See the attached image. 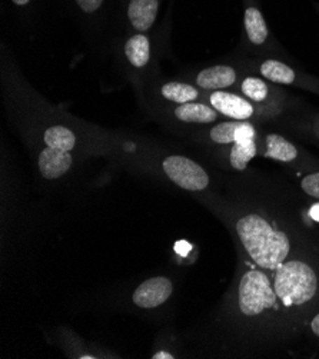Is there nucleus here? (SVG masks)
<instances>
[{
	"label": "nucleus",
	"mask_w": 319,
	"mask_h": 359,
	"mask_svg": "<svg viewBox=\"0 0 319 359\" xmlns=\"http://www.w3.org/2000/svg\"><path fill=\"white\" fill-rule=\"evenodd\" d=\"M236 232L246 254L258 266L276 271L287 261L291 250L288 235L275 229L261 215H245L236 222Z\"/></svg>",
	"instance_id": "1"
},
{
	"label": "nucleus",
	"mask_w": 319,
	"mask_h": 359,
	"mask_svg": "<svg viewBox=\"0 0 319 359\" xmlns=\"http://www.w3.org/2000/svg\"><path fill=\"white\" fill-rule=\"evenodd\" d=\"M278 299L287 306L309 302L318 291V276L304 261H290L278 266L273 279Z\"/></svg>",
	"instance_id": "2"
},
{
	"label": "nucleus",
	"mask_w": 319,
	"mask_h": 359,
	"mask_svg": "<svg viewBox=\"0 0 319 359\" xmlns=\"http://www.w3.org/2000/svg\"><path fill=\"white\" fill-rule=\"evenodd\" d=\"M276 298L272 283L264 272L252 269L242 276L238 288V304L243 315H261L264 311L275 306Z\"/></svg>",
	"instance_id": "3"
},
{
	"label": "nucleus",
	"mask_w": 319,
	"mask_h": 359,
	"mask_svg": "<svg viewBox=\"0 0 319 359\" xmlns=\"http://www.w3.org/2000/svg\"><path fill=\"white\" fill-rule=\"evenodd\" d=\"M163 172L170 181L191 192H199L208 188L209 176L206 170L189 158L172 155L162 162Z\"/></svg>",
	"instance_id": "4"
},
{
	"label": "nucleus",
	"mask_w": 319,
	"mask_h": 359,
	"mask_svg": "<svg viewBox=\"0 0 319 359\" xmlns=\"http://www.w3.org/2000/svg\"><path fill=\"white\" fill-rule=\"evenodd\" d=\"M173 291L170 279L155 276L142 282L133 292V304L142 309H154L165 304Z\"/></svg>",
	"instance_id": "5"
},
{
	"label": "nucleus",
	"mask_w": 319,
	"mask_h": 359,
	"mask_svg": "<svg viewBox=\"0 0 319 359\" xmlns=\"http://www.w3.org/2000/svg\"><path fill=\"white\" fill-rule=\"evenodd\" d=\"M210 104L219 114L235 121H246L254 115V106L250 102L224 90H215L210 95Z\"/></svg>",
	"instance_id": "6"
},
{
	"label": "nucleus",
	"mask_w": 319,
	"mask_h": 359,
	"mask_svg": "<svg viewBox=\"0 0 319 359\" xmlns=\"http://www.w3.org/2000/svg\"><path fill=\"white\" fill-rule=\"evenodd\" d=\"M72 163L74 159L69 152L52 149L49 147L43 149L39 156L41 175L45 179H49V181L63 176L70 169V166H72Z\"/></svg>",
	"instance_id": "7"
},
{
	"label": "nucleus",
	"mask_w": 319,
	"mask_h": 359,
	"mask_svg": "<svg viewBox=\"0 0 319 359\" xmlns=\"http://www.w3.org/2000/svg\"><path fill=\"white\" fill-rule=\"evenodd\" d=\"M236 81V72L231 66H212L203 69L196 76V83L202 89L208 90H221L229 88Z\"/></svg>",
	"instance_id": "8"
},
{
	"label": "nucleus",
	"mask_w": 319,
	"mask_h": 359,
	"mask_svg": "<svg viewBox=\"0 0 319 359\" xmlns=\"http://www.w3.org/2000/svg\"><path fill=\"white\" fill-rule=\"evenodd\" d=\"M158 15V0H130L128 18L139 32H147L155 23Z\"/></svg>",
	"instance_id": "9"
},
{
	"label": "nucleus",
	"mask_w": 319,
	"mask_h": 359,
	"mask_svg": "<svg viewBox=\"0 0 319 359\" xmlns=\"http://www.w3.org/2000/svg\"><path fill=\"white\" fill-rule=\"evenodd\" d=\"M176 118L186 123H212L218 119V111L205 103H184L175 111Z\"/></svg>",
	"instance_id": "10"
},
{
	"label": "nucleus",
	"mask_w": 319,
	"mask_h": 359,
	"mask_svg": "<svg viewBox=\"0 0 319 359\" xmlns=\"http://www.w3.org/2000/svg\"><path fill=\"white\" fill-rule=\"evenodd\" d=\"M243 23H245L246 36L247 39L251 41V43L257 46L264 45L265 41L268 39V26L261 11L257 8H247L245 11Z\"/></svg>",
	"instance_id": "11"
},
{
	"label": "nucleus",
	"mask_w": 319,
	"mask_h": 359,
	"mask_svg": "<svg viewBox=\"0 0 319 359\" xmlns=\"http://www.w3.org/2000/svg\"><path fill=\"white\" fill-rule=\"evenodd\" d=\"M265 156L279 162H292L298 156V151L290 140L280 135L272 133L266 136Z\"/></svg>",
	"instance_id": "12"
},
{
	"label": "nucleus",
	"mask_w": 319,
	"mask_h": 359,
	"mask_svg": "<svg viewBox=\"0 0 319 359\" xmlns=\"http://www.w3.org/2000/svg\"><path fill=\"white\" fill-rule=\"evenodd\" d=\"M125 55L135 67H144L149 62L151 46L145 34H135L125 45Z\"/></svg>",
	"instance_id": "13"
},
{
	"label": "nucleus",
	"mask_w": 319,
	"mask_h": 359,
	"mask_svg": "<svg viewBox=\"0 0 319 359\" xmlns=\"http://www.w3.org/2000/svg\"><path fill=\"white\" fill-rule=\"evenodd\" d=\"M261 74L271 82L280 85H291L295 82V72L279 60H265L261 65Z\"/></svg>",
	"instance_id": "14"
},
{
	"label": "nucleus",
	"mask_w": 319,
	"mask_h": 359,
	"mask_svg": "<svg viewBox=\"0 0 319 359\" xmlns=\"http://www.w3.org/2000/svg\"><path fill=\"white\" fill-rule=\"evenodd\" d=\"M43 140L52 149L69 152L75 148V133L65 126H52L45 132Z\"/></svg>",
	"instance_id": "15"
},
{
	"label": "nucleus",
	"mask_w": 319,
	"mask_h": 359,
	"mask_svg": "<svg viewBox=\"0 0 319 359\" xmlns=\"http://www.w3.org/2000/svg\"><path fill=\"white\" fill-rule=\"evenodd\" d=\"M257 143L255 139L235 142L229 154V162L233 169L245 170L247 163H250L257 156Z\"/></svg>",
	"instance_id": "16"
},
{
	"label": "nucleus",
	"mask_w": 319,
	"mask_h": 359,
	"mask_svg": "<svg viewBox=\"0 0 319 359\" xmlns=\"http://www.w3.org/2000/svg\"><path fill=\"white\" fill-rule=\"evenodd\" d=\"M161 93L165 99L179 104L194 102L198 97V90L192 85L181 82H170L163 85Z\"/></svg>",
	"instance_id": "17"
},
{
	"label": "nucleus",
	"mask_w": 319,
	"mask_h": 359,
	"mask_svg": "<svg viewBox=\"0 0 319 359\" xmlns=\"http://www.w3.org/2000/svg\"><path fill=\"white\" fill-rule=\"evenodd\" d=\"M242 93L254 102H264L268 97V86L259 78H246L242 82Z\"/></svg>",
	"instance_id": "18"
},
{
	"label": "nucleus",
	"mask_w": 319,
	"mask_h": 359,
	"mask_svg": "<svg viewBox=\"0 0 319 359\" xmlns=\"http://www.w3.org/2000/svg\"><path fill=\"white\" fill-rule=\"evenodd\" d=\"M242 121H232V122H224L212 128L210 130V139L221 143V145H226V143H235V135L236 129L240 125Z\"/></svg>",
	"instance_id": "19"
},
{
	"label": "nucleus",
	"mask_w": 319,
	"mask_h": 359,
	"mask_svg": "<svg viewBox=\"0 0 319 359\" xmlns=\"http://www.w3.org/2000/svg\"><path fill=\"white\" fill-rule=\"evenodd\" d=\"M302 191L315 199H319V172L305 176L301 182Z\"/></svg>",
	"instance_id": "20"
},
{
	"label": "nucleus",
	"mask_w": 319,
	"mask_h": 359,
	"mask_svg": "<svg viewBox=\"0 0 319 359\" xmlns=\"http://www.w3.org/2000/svg\"><path fill=\"white\" fill-rule=\"evenodd\" d=\"M255 139V129L251 123L240 122V125L236 129L235 142H245V140H252Z\"/></svg>",
	"instance_id": "21"
},
{
	"label": "nucleus",
	"mask_w": 319,
	"mask_h": 359,
	"mask_svg": "<svg viewBox=\"0 0 319 359\" xmlns=\"http://www.w3.org/2000/svg\"><path fill=\"white\" fill-rule=\"evenodd\" d=\"M76 2H78L79 8H81L83 12L92 13V12H96V11L102 6L103 0H76Z\"/></svg>",
	"instance_id": "22"
},
{
	"label": "nucleus",
	"mask_w": 319,
	"mask_h": 359,
	"mask_svg": "<svg viewBox=\"0 0 319 359\" xmlns=\"http://www.w3.org/2000/svg\"><path fill=\"white\" fill-rule=\"evenodd\" d=\"M311 330L312 332L319 338V313L313 316V319L311 320Z\"/></svg>",
	"instance_id": "23"
},
{
	"label": "nucleus",
	"mask_w": 319,
	"mask_h": 359,
	"mask_svg": "<svg viewBox=\"0 0 319 359\" xmlns=\"http://www.w3.org/2000/svg\"><path fill=\"white\" fill-rule=\"evenodd\" d=\"M152 358H154V359H173L175 356H173L172 353H169V352L161 351V352H156V353H155Z\"/></svg>",
	"instance_id": "24"
},
{
	"label": "nucleus",
	"mask_w": 319,
	"mask_h": 359,
	"mask_svg": "<svg viewBox=\"0 0 319 359\" xmlns=\"http://www.w3.org/2000/svg\"><path fill=\"white\" fill-rule=\"evenodd\" d=\"M12 2H13L15 5H18V6H23V5L29 4V2H30V0H12Z\"/></svg>",
	"instance_id": "25"
}]
</instances>
